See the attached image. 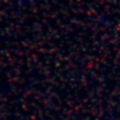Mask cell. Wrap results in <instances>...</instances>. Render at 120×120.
Here are the masks:
<instances>
[{
    "mask_svg": "<svg viewBox=\"0 0 120 120\" xmlns=\"http://www.w3.org/2000/svg\"><path fill=\"white\" fill-rule=\"evenodd\" d=\"M25 1H27V2H28V1H34V0H25Z\"/></svg>",
    "mask_w": 120,
    "mask_h": 120,
    "instance_id": "1",
    "label": "cell"
}]
</instances>
